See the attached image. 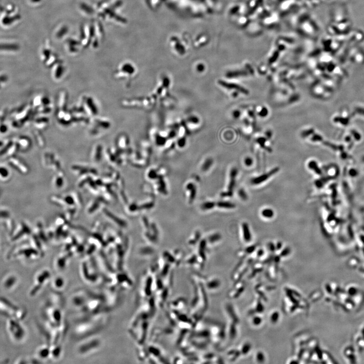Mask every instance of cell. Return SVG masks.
<instances>
[{
    "mask_svg": "<svg viewBox=\"0 0 364 364\" xmlns=\"http://www.w3.org/2000/svg\"><path fill=\"white\" fill-rule=\"evenodd\" d=\"M0 314L21 321L26 315L25 311L19 306L15 305L5 298H0Z\"/></svg>",
    "mask_w": 364,
    "mask_h": 364,
    "instance_id": "obj_1",
    "label": "cell"
},
{
    "mask_svg": "<svg viewBox=\"0 0 364 364\" xmlns=\"http://www.w3.org/2000/svg\"><path fill=\"white\" fill-rule=\"evenodd\" d=\"M20 321L9 319L7 323V329L10 338L14 342H22L26 336V331L20 323Z\"/></svg>",
    "mask_w": 364,
    "mask_h": 364,
    "instance_id": "obj_2",
    "label": "cell"
},
{
    "mask_svg": "<svg viewBox=\"0 0 364 364\" xmlns=\"http://www.w3.org/2000/svg\"><path fill=\"white\" fill-rule=\"evenodd\" d=\"M18 283V278L13 274H9L4 277L2 286L6 291H10L16 288Z\"/></svg>",
    "mask_w": 364,
    "mask_h": 364,
    "instance_id": "obj_3",
    "label": "cell"
},
{
    "mask_svg": "<svg viewBox=\"0 0 364 364\" xmlns=\"http://www.w3.org/2000/svg\"><path fill=\"white\" fill-rule=\"evenodd\" d=\"M279 171V167H275L273 169H272L271 171H269L268 173H265L264 175H260L258 177L254 178L252 180V183L254 185H258L260 184L261 183H263L265 181H266V180L269 179V178L272 177L274 175H275V173H277Z\"/></svg>",
    "mask_w": 364,
    "mask_h": 364,
    "instance_id": "obj_4",
    "label": "cell"
},
{
    "mask_svg": "<svg viewBox=\"0 0 364 364\" xmlns=\"http://www.w3.org/2000/svg\"><path fill=\"white\" fill-rule=\"evenodd\" d=\"M219 83L221 86L227 89L235 90L236 91H239L240 92L242 93L243 94L245 95H248L249 94V91H248L247 89L235 84L227 83L224 81H221V80L219 81Z\"/></svg>",
    "mask_w": 364,
    "mask_h": 364,
    "instance_id": "obj_5",
    "label": "cell"
},
{
    "mask_svg": "<svg viewBox=\"0 0 364 364\" xmlns=\"http://www.w3.org/2000/svg\"><path fill=\"white\" fill-rule=\"evenodd\" d=\"M19 49V46L16 44H0L1 51H17Z\"/></svg>",
    "mask_w": 364,
    "mask_h": 364,
    "instance_id": "obj_6",
    "label": "cell"
},
{
    "mask_svg": "<svg viewBox=\"0 0 364 364\" xmlns=\"http://www.w3.org/2000/svg\"><path fill=\"white\" fill-rule=\"evenodd\" d=\"M242 229L243 232L244 239L245 241L246 242L250 241L252 239V235L247 223H244L242 224Z\"/></svg>",
    "mask_w": 364,
    "mask_h": 364,
    "instance_id": "obj_7",
    "label": "cell"
},
{
    "mask_svg": "<svg viewBox=\"0 0 364 364\" xmlns=\"http://www.w3.org/2000/svg\"><path fill=\"white\" fill-rule=\"evenodd\" d=\"M308 167L310 169H312L313 171H315L317 175H321L322 174V171L318 167V164L316 162V161L314 160L310 161L308 164Z\"/></svg>",
    "mask_w": 364,
    "mask_h": 364,
    "instance_id": "obj_8",
    "label": "cell"
},
{
    "mask_svg": "<svg viewBox=\"0 0 364 364\" xmlns=\"http://www.w3.org/2000/svg\"><path fill=\"white\" fill-rule=\"evenodd\" d=\"M20 18V16L19 15H16L14 17H4L3 20H2V22L4 24V25H10L12 23L14 22V21H15L17 19H19Z\"/></svg>",
    "mask_w": 364,
    "mask_h": 364,
    "instance_id": "obj_9",
    "label": "cell"
},
{
    "mask_svg": "<svg viewBox=\"0 0 364 364\" xmlns=\"http://www.w3.org/2000/svg\"><path fill=\"white\" fill-rule=\"evenodd\" d=\"M237 173V171L236 169H232L231 171V181L229 185V189L232 191L233 188L234 186L235 183V178Z\"/></svg>",
    "mask_w": 364,
    "mask_h": 364,
    "instance_id": "obj_10",
    "label": "cell"
},
{
    "mask_svg": "<svg viewBox=\"0 0 364 364\" xmlns=\"http://www.w3.org/2000/svg\"><path fill=\"white\" fill-rule=\"evenodd\" d=\"M262 215L264 217L266 218H272L274 215V213L273 210L270 208H266L263 210L262 211Z\"/></svg>",
    "mask_w": 364,
    "mask_h": 364,
    "instance_id": "obj_11",
    "label": "cell"
},
{
    "mask_svg": "<svg viewBox=\"0 0 364 364\" xmlns=\"http://www.w3.org/2000/svg\"><path fill=\"white\" fill-rule=\"evenodd\" d=\"M245 75H246V73L244 71H233V72H230L228 73L227 76L229 78H233V77H237L238 76L239 77V76Z\"/></svg>",
    "mask_w": 364,
    "mask_h": 364,
    "instance_id": "obj_12",
    "label": "cell"
},
{
    "mask_svg": "<svg viewBox=\"0 0 364 364\" xmlns=\"http://www.w3.org/2000/svg\"><path fill=\"white\" fill-rule=\"evenodd\" d=\"M156 141L157 144L159 145H163L165 144L166 142V139L165 138L163 137H161L159 135H158L156 138Z\"/></svg>",
    "mask_w": 364,
    "mask_h": 364,
    "instance_id": "obj_13",
    "label": "cell"
},
{
    "mask_svg": "<svg viewBox=\"0 0 364 364\" xmlns=\"http://www.w3.org/2000/svg\"><path fill=\"white\" fill-rule=\"evenodd\" d=\"M221 206L225 208H234L235 207V205L229 202H223V203L220 204Z\"/></svg>",
    "mask_w": 364,
    "mask_h": 364,
    "instance_id": "obj_14",
    "label": "cell"
},
{
    "mask_svg": "<svg viewBox=\"0 0 364 364\" xmlns=\"http://www.w3.org/2000/svg\"><path fill=\"white\" fill-rule=\"evenodd\" d=\"M188 121L190 123L196 124L199 122V119L197 117H195V116H192V117H189Z\"/></svg>",
    "mask_w": 364,
    "mask_h": 364,
    "instance_id": "obj_15",
    "label": "cell"
},
{
    "mask_svg": "<svg viewBox=\"0 0 364 364\" xmlns=\"http://www.w3.org/2000/svg\"><path fill=\"white\" fill-rule=\"evenodd\" d=\"M314 131L313 129H310V130H306V131H304L302 133V137H307V136H310V135H311L313 133H314Z\"/></svg>",
    "mask_w": 364,
    "mask_h": 364,
    "instance_id": "obj_16",
    "label": "cell"
},
{
    "mask_svg": "<svg viewBox=\"0 0 364 364\" xmlns=\"http://www.w3.org/2000/svg\"><path fill=\"white\" fill-rule=\"evenodd\" d=\"M266 139L265 138H260L257 140L258 142L262 147H265V143L266 142Z\"/></svg>",
    "mask_w": 364,
    "mask_h": 364,
    "instance_id": "obj_17",
    "label": "cell"
},
{
    "mask_svg": "<svg viewBox=\"0 0 364 364\" xmlns=\"http://www.w3.org/2000/svg\"><path fill=\"white\" fill-rule=\"evenodd\" d=\"M244 162H245V165L246 166L250 167V165H252L253 160H252V159L250 157H247L245 159Z\"/></svg>",
    "mask_w": 364,
    "mask_h": 364,
    "instance_id": "obj_18",
    "label": "cell"
},
{
    "mask_svg": "<svg viewBox=\"0 0 364 364\" xmlns=\"http://www.w3.org/2000/svg\"><path fill=\"white\" fill-rule=\"evenodd\" d=\"M268 109L266 108H263L262 109V110L260 111L259 113V115L260 117H266V115L268 114Z\"/></svg>",
    "mask_w": 364,
    "mask_h": 364,
    "instance_id": "obj_19",
    "label": "cell"
},
{
    "mask_svg": "<svg viewBox=\"0 0 364 364\" xmlns=\"http://www.w3.org/2000/svg\"><path fill=\"white\" fill-rule=\"evenodd\" d=\"M349 175L352 177H355L358 175V172L356 170L354 169H351L350 171H349Z\"/></svg>",
    "mask_w": 364,
    "mask_h": 364,
    "instance_id": "obj_20",
    "label": "cell"
},
{
    "mask_svg": "<svg viewBox=\"0 0 364 364\" xmlns=\"http://www.w3.org/2000/svg\"><path fill=\"white\" fill-rule=\"evenodd\" d=\"M186 144V139L184 138H182L181 139H179V140L178 141V144L179 146L180 147H183Z\"/></svg>",
    "mask_w": 364,
    "mask_h": 364,
    "instance_id": "obj_21",
    "label": "cell"
},
{
    "mask_svg": "<svg viewBox=\"0 0 364 364\" xmlns=\"http://www.w3.org/2000/svg\"><path fill=\"white\" fill-rule=\"evenodd\" d=\"M313 141H321L322 140V137L318 135H315L311 138Z\"/></svg>",
    "mask_w": 364,
    "mask_h": 364,
    "instance_id": "obj_22",
    "label": "cell"
},
{
    "mask_svg": "<svg viewBox=\"0 0 364 364\" xmlns=\"http://www.w3.org/2000/svg\"><path fill=\"white\" fill-rule=\"evenodd\" d=\"M239 195L241 197L242 199H246L247 195H246L245 192L243 190H241L239 191Z\"/></svg>",
    "mask_w": 364,
    "mask_h": 364,
    "instance_id": "obj_23",
    "label": "cell"
},
{
    "mask_svg": "<svg viewBox=\"0 0 364 364\" xmlns=\"http://www.w3.org/2000/svg\"><path fill=\"white\" fill-rule=\"evenodd\" d=\"M163 85H164L165 87H168L169 84V79L167 78V77H165V78L164 80H163Z\"/></svg>",
    "mask_w": 364,
    "mask_h": 364,
    "instance_id": "obj_24",
    "label": "cell"
},
{
    "mask_svg": "<svg viewBox=\"0 0 364 364\" xmlns=\"http://www.w3.org/2000/svg\"><path fill=\"white\" fill-rule=\"evenodd\" d=\"M197 70L199 72H202L204 70V66L203 64H199L197 67Z\"/></svg>",
    "mask_w": 364,
    "mask_h": 364,
    "instance_id": "obj_25",
    "label": "cell"
},
{
    "mask_svg": "<svg viewBox=\"0 0 364 364\" xmlns=\"http://www.w3.org/2000/svg\"><path fill=\"white\" fill-rule=\"evenodd\" d=\"M233 117L234 118L237 119L240 115V112L238 110L234 111L233 112Z\"/></svg>",
    "mask_w": 364,
    "mask_h": 364,
    "instance_id": "obj_26",
    "label": "cell"
},
{
    "mask_svg": "<svg viewBox=\"0 0 364 364\" xmlns=\"http://www.w3.org/2000/svg\"><path fill=\"white\" fill-rule=\"evenodd\" d=\"M289 252V250L288 248H286V249H285V250H284L283 252L282 253V254L283 256H285V255H286L287 254H288V253Z\"/></svg>",
    "mask_w": 364,
    "mask_h": 364,
    "instance_id": "obj_27",
    "label": "cell"
},
{
    "mask_svg": "<svg viewBox=\"0 0 364 364\" xmlns=\"http://www.w3.org/2000/svg\"><path fill=\"white\" fill-rule=\"evenodd\" d=\"M361 239H362V241L363 242H364V236H362L361 238Z\"/></svg>",
    "mask_w": 364,
    "mask_h": 364,
    "instance_id": "obj_28",
    "label": "cell"
}]
</instances>
